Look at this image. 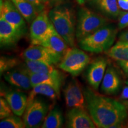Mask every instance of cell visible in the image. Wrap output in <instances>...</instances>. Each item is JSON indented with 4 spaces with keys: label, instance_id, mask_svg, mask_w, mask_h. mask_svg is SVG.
Masks as SVG:
<instances>
[{
    "label": "cell",
    "instance_id": "obj_31",
    "mask_svg": "<svg viewBox=\"0 0 128 128\" xmlns=\"http://www.w3.org/2000/svg\"><path fill=\"white\" fill-rule=\"evenodd\" d=\"M119 41L128 44V30L123 32L119 37Z\"/></svg>",
    "mask_w": 128,
    "mask_h": 128
},
{
    "label": "cell",
    "instance_id": "obj_14",
    "mask_svg": "<svg viewBox=\"0 0 128 128\" xmlns=\"http://www.w3.org/2000/svg\"><path fill=\"white\" fill-rule=\"evenodd\" d=\"M23 35L10 24L0 17V44L1 48L15 46Z\"/></svg>",
    "mask_w": 128,
    "mask_h": 128
},
{
    "label": "cell",
    "instance_id": "obj_10",
    "mask_svg": "<svg viewBox=\"0 0 128 128\" xmlns=\"http://www.w3.org/2000/svg\"><path fill=\"white\" fill-rule=\"evenodd\" d=\"M64 95L68 108L86 109V102L84 92L77 81L73 80L68 83L64 90Z\"/></svg>",
    "mask_w": 128,
    "mask_h": 128
},
{
    "label": "cell",
    "instance_id": "obj_32",
    "mask_svg": "<svg viewBox=\"0 0 128 128\" xmlns=\"http://www.w3.org/2000/svg\"><path fill=\"white\" fill-rule=\"evenodd\" d=\"M120 8L124 11H128V0H118Z\"/></svg>",
    "mask_w": 128,
    "mask_h": 128
},
{
    "label": "cell",
    "instance_id": "obj_21",
    "mask_svg": "<svg viewBox=\"0 0 128 128\" xmlns=\"http://www.w3.org/2000/svg\"><path fill=\"white\" fill-rule=\"evenodd\" d=\"M38 95L46 96L51 100L55 101L60 96V92L50 85L39 84L33 87L28 97V102H31Z\"/></svg>",
    "mask_w": 128,
    "mask_h": 128
},
{
    "label": "cell",
    "instance_id": "obj_18",
    "mask_svg": "<svg viewBox=\"0 0 128 128\" xmlns=\"http://www.w3.org/2000/svg\"><path fill=\"white\" fill-rule=\"evenodd\" d=\"M121 87V80L116 70L109 66L106 71L102 81V90L108 95L118 93Z\"/></svg>",
    "mask_w": 128,
    "mask_h": 128
},
{
    "label": "cell",
    "instance_id": "obj_15",
    "mask_svg": "<svg viewBox=\"0 0 128 128\" xmlns=\"http://www.w3.org/2000/svg\"><path fill=\"white\" fill-rule=\"evenodd\" d=\"M28 74L29 75L31 80L32 87L39 84H48L55 88L58 92H60V89L63 84L64 77L63 75L58 70H56L49 74L28 73Z\"/></svg>",
    "mask_w": 128,
    "mask_h": 128
},
{
    "label": "cell",
    "instance_id": "obj_8",
    "mask_svg": "<svg viewBox=\"0 0 128 128\" xmlns=\"http://www.w3.org/2000/svg\"><path fill=\"white\" fill-rule=\"evenodd\" d=\"M54 26L47 11L44 10L40 12L31 23L30 37L32 44H40Z\"/></svg>",
    "mask_w": 128,
    "mask_h": 128
},
{
    "label": "cell",
    "instance_id": "obj_4",
    "mask_svg": "<svg viewBox=\"0 0 128 128\" xmlns=\"http://www.w3.org/2000/svg\"><path fill=\"white\" fill-rule=\"evenodd\" d=\"M108 24V18L87 7L80 8L78 12L76 38L78 42L87 38Z\"/></svg>",
    "mask_w": 128,
    "mask_h": 128
},
{
    "label": "cell",
    "instance_id": "obj_27",
    "mask_svg": "<svg viewBox=\"0 0 128 128\" xmlns=\"http://www.w3.org/2000/svg\"><path fill=\"white\" fill-rule=\"evenodd\" d=\"M13 112L4 97L0 98V119L1 120L13 115Z\"/></svg>",
    "mask_w": 128,
    "mask_h": 128
},
{
    "label": "cell",
    "instance_id": "obj_37",
    "mask_svg": "<svg viewBox=\"0 0 128 128\" xmlns=\"http://www.w3.org/2000/svg\"><path fill=\"white\" fill-rule=\"evenodd\" d=\"M124 104L126 106H127V108H128V101H127V102H124Z\"/></svg>",
    "mask_w": 128,
    "mask_h": 128
},
{
    "label": "cell",
    "instance_id": "obj_35",
    "mask_svg": "<svg viewBox=\"0 0 128 128\" xmlns=\"http://www.w3.org/2000/svg\"><path fill=\"white\" fill-rule=\"evenodd\" d=\"M78 2H79L80 4H83L85 2H87V1H90L92 0H78Z\"/></svg>",
    "mask_w": 128,
    "mask_h": 128
},
{
    "label": "cell",
    "instance_id": "obj_30",
    "mask_svg": "<svg viewBox=\"0 0 128 128\" xmlns=\"http://www.w3.org/2000/svg\"><path fill=\"white\" fill-rule=\"evenodd\" d=\"M118 63L124 73L128 76V60H118Z\"/></svg>",
    "mask_w": 128,
    "mask_h": 128
},
{
    "label": "cell",
    "instance_id": "obj_19",
    "mask_svg": "<svg viewBox=\"0 0 128 128\" xmlns=\"http://www.w3.org/2000/svg\"><path fill=\"white\" fill-rule=\"evenodd\" d=\"M91 4L106 17L117 18L120 13L118 0H92Z\"/></svg>",
    "mask_w": 128,
    "mask_h": 128
},
{
    "label": "cell",
    "instance_id": "obj_25",
    "mask_svg": "<svg viewBox=\"0 0 128 128\" xmlns=\"http://www.w3.org/2000/svg\"><path fill=\"white\" fill-rule=\"evenodd\" d=\"M1 128H26L24 122L19 116H12L1 120L0 122Z\"/></svg>",
    "mask_w": 128,
    "mask_h": 128
},
{
    "label": "cell",
    "instance_id": "obj_36",
    "mask_svg": "<svg viewBox=\"0 0 128 128\" xmlns=\"http://www.w3.org/2000/svg\"><path fill=\"white\" fill-rule=\"evenodd\" d=\"M46 6L50 4V0H43Z\"/></svg>",
    "mask_w": 128,
    "mask_h": 128
},
{
    "label": "cell",
    "instance_id": "obj_22",
    "mask_svg": "<svg viewBox=\"0 0 128 128\" xmlns=\"http://www.w3.org/2000/svg\"><path fill=\"white\" fill-rule=\"evenodd\" d=\"M22 67L28 73L31 74H49L56 70L54 65L38 60H25Z\"/></svg>",
    "mask_w": 128,
    "mask_h": 128
},
{
    "label": "cell",
    "instance_id": "obj_34",
    "mask_svg": "<svg viewBox=\"0 0 128 128\" xmlns=\"http://www.w3.org/2000/svg\"><path fill=\"white\" fill-rule=\"evenodd\" d=\"M65 0H50V4L52 6H57V5L62 4Z\"/></svg>",
    "mask_w": 128,
    "mask_h": 128
},
{
    "label": "cell",
    "instance_id": "obj_5",
    "mask_svg": "<svg viewBox=\"0 0 128 128\" xmlns=\"http://www.w3.org/2000/svg\"><path fill=\"white\" fill-rule=\"evenodd\" d=\"M90 61V57L84 51L77 48H70L60 63L59 67L72 76H76L82 72Z\"/></svg>",
    "mask_w": 128,
    "mask_h": 128
},
{
    "label": "cell",
    "instance_id": "obj_28",
    "mask_svg": "<svg viewBox=\"0 0 128 128\" xmlns=\"http://www.w3.org/2000/svg\"><path fill=\"white\" fill-rule=\"evenodd\" d=\"M128 27V11L122 12L118 17V28L120 30Z\"/></svg>",
    "mask_w": 128,
    "mask_h": 128
},
{
    "label": "cell",
    "instance_id": "obj_7",
    "mask_svg": "<svg viewBox=\"0 0 128 128\" xmlns=\"http://www.w3.org/2000/svg\"><path fill=\"white\" fill-rule=\"evenodd\" d=\"M0 17L4 18L23 36L28 32L26 20L12 0H1Z\"/></svg>",
    "mask_w": 128,
    "mask_h": 128
},
{
    "label": "cell",
    "instance_id": "obj_3",
    "mask_svg": "<svg viewBox=\"0 0 128 128\" xmlns=\"http://www.w3.org/2000/svg\"><path fill=\"white\" fill-rule=\"evenodd\" d=\"M118 30L114 25L106 24L79 42L80 48L85 51L100 54L112 47L116 38Z\"/></svg>",
    "mask_w": 128,
    "mask_h": 128
},
{
    "label": "cell",
    "instance_id": "obj_9",
    "mask_svg": "<svg viewBox=\"0 0 128 128\" xmlns=\"http://www.w3.org/2000/svg\"><path fill=\"white\" fill-rule=\"evenodd\" d=\"M23 57L24 60H38L52 65L60 63L63 58L49 48L34 44H32L24 51Z\"/></svg>",
    "mask_w": 128,
    "mask_h": 128
},
{
    "label": "cell",
    "instance_id": "obj_11",
    "mask_svg": "<svg viewBox=\"0 0 128 128\" xmlns=\"http://www.w3.org/2000/svg\"><path fill=\"white\" fill-rule=\"evenodd\" d=\"M67 127L70 128H95L96 124L86 109L72 108L67 113Z\"/></svg>",
    "mask_w": 128,
    "mask_h": 128
},
{
    "label": "cell",
    "instance_id": "obj_23",
    "mask_svg": "<svg viewBox=\"0 0 128 128\" xmlns=\"http://www.w3.org/2000/svg\"><path fill=\"white\" fill-rule=\"evenodd\" d=\"M64 117L62 112L58 108H54L48 113L41 128H60L63 126Z\"/></svg>",
    "mask_w": 128,
    "mask_h": 128
},
{
    "label": "cell",
    "instance_id": "obj_13",
    "mask_svg": "<svg viewBox=\"0 0 128 128\" xmlns=\"http://www.w3.org/2000/svg\"><path fill=\"white\" fill-rule=\"evenodd\" d=\"M1 96L7 101L14 114L23 116L28 104V97L26 94L20 91L12 90L1 92Z\"/></svg>",
    "mask_w": 128,
    "mask_h": 128
},
{
    "label": "cell",
    "instance_id": "obj_26",
    "mask_svg": "<svg viewBox=\"0 0 128 128\" xmlns=\"http://www.w3.org/2000/svg\"><path fill=\"white\" fill-rule=\"evenodd\" d=\"M20 62L17 58L12 57L1 56L0 58V73L4 74L6 72L16 69Z\"/></svg>",
    "mask_w": 128,
    "mask_h": 128
},
{
    "label": "cell",
    "instance_id": "obj_20",
    "mask_svg": "<svg viewBox=\"0 0 128 128\" xmlns=\"http://www.w3.org/2000/svg\"><path fill=\"white\" fill-rule=\"evenodd\" d=\"M18 10L28 24L33 22L39 13L28 0H12Z\"/></svg>",
    "mask_w": 128,
    "mask_h": 128
},
{
    "label": "cell",
    "instance_id": "obj_1",
    "mask_svg": "<svg viewBox=\"0 0 128 128\" xmlns=\"http://www.w3.org/2000/svg\"><path fill=\"white\" fill-rule=\"evenodd\" d=\"M84 96L86 107L96 126L101 128H120L128 119V108L124 103L97 93L87 87Z\"/></svg>",
    "mask_w": 128,
    "mask_h": 128
},
{
    "label": "cell",
    "instance_id": "obj_12",
    "mask_svg": "<svg viewBox=\"0 0 128 128\" xmlns=\"http://www.w3.org/2000/svg\"><path fill=\"white\" fill-rule=\"evenodd\" d=\"M108 60L104 58H98L91 64L88 69L87 79L94 90H97L104 76L108 66Z\"/></svg>",
    "mask_w": 128,
    "mask_h": 128
},
{
    "label": "cell",
    "instance_id": "obj_2",
    "mask_svg": "<svg viewBox=\"0 0 128 128\" xmlns=\"http://www.w3.org/2000/svg\"><path fill=\"white\" fill-rule=\"evenodd\" d=\"M49 17L55 30L65 40L70 47L76 44V28L74 13L67 4H59L49 12Z\"/></svg>",
    "mask_w": 128,
    "mask_h": 128
},
{
    "label": "cell",
    "instance_id": "obj_17",
    "mask_svg": "<svg viewBox=\"0 0 128 128\" xmlns=\"http://www.w3.org/2000/svg\"><path fill=\"white\" fill-rule=\"evenodd\" d=\"M40 45L49 48L62 58L70 49V46L63 38L56 32L54 26L52 27L49 34L42 42Z\"/></svg>",
    "mask_w": 128,
    "mask_h": 128
},
{
    "label": "cell",
    "instance_id": "obj_29",
    "mask_svg": "<svg viewBox=\"0 0 128 128\" xmlns=\"http://www.w3.org/2000/svg\"><path fill=\"white\" fill-rule=\"evenodd\" d=\"M36 8L38 12H40L45 10L46 5L43 0H28Z\"/></svg>",
    "mask_w": 128,
    "mask_h": 128
},
{
    "label": "cell",
    "instance_id": "obj_6",
    "mask_svg": "<svg viewBox=\"0 0 128 128\" xmlns=\"http://www.w3.org/2000/svg\"><path fill=\"white\" fill-rule=\"evenodd\" d=\"M49 107L47 103L39 98L28 102L24 113L23 121L26 128L42 127L48 114Z\"/></svg>",
    "mask_w": 128,
    "mask_h": 128
},
{
    "label": "cell",
    "instance_id": "obj_16",
    "mask_svg": "<svg viewBox=\"0 0 128 128\" xmlns=\"http://www.w3.org/2000/svg\"><path fill=\"white\" fill-rule=\"evenodd\" d=\"M4 77L10 84L17 88L29 90L33 88L29 75L22 67L6 72Z\"/></svg>",
    "mask_w": 128,
    "mask_h": 128
},
{
    "label": "cell",
    "instance_id": "obj_33",
    "mask_svg": "<svg viewBox=\"0 0 128 128\" xmlns=\"http://www.w3.org/2000/svg\"><path fill=\"white\" fill-rule=\"evenodd\" d=\"M120 98L124 100H128V87H125L123 90Z\"/></svg>",
    "mask_w": 128,
    "mask_h": 128
},
{
    "label": "cell",
    "instance_id": "obj_24",
    "mask_svg": "<svg viewBox=\"0 0 128 128\" xmlns=\"http://www.w3.org/2000/svg\"><path fill=\"white\" fill-rule=\"evenodd\" d=\"M106 54L116 60H128V44L118 41Z\"/></svg>",
    "mask_w": 128,
    "mask_h": 128
}]
</instances>
